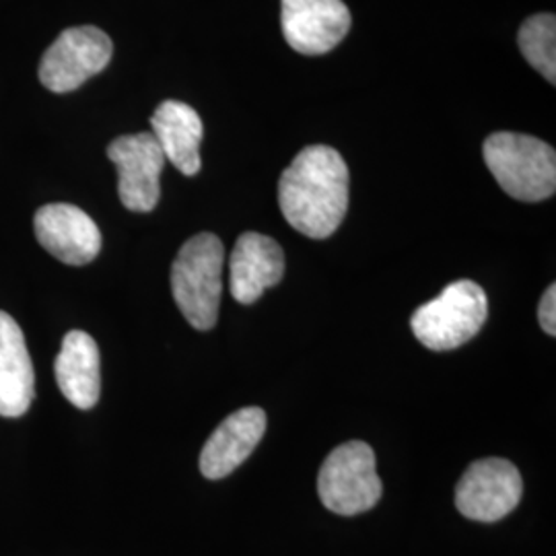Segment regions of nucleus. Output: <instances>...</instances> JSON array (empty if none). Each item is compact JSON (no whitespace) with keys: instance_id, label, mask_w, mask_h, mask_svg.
<instances>
[{"instance_id":"nucleus-13","label":"nucleus","mask_w":556,"mask_h":556,"mask_svg":"<svg viewBox=\"0 0 556 556\" xmlns=\"http://www.w3.org/2000/svg\"><path fill=\"white\" fill-rule=\"evenodd\" d=\"M36 392L34 363L20 324L0 312V417H23Z\"/></svg>"},{"instance_id":"nucleus-4","label":"nucleus","mask_w":556,"mask_h":556,"mask_svg":"<svg viewBox=\"0 0 556 556\" xmlns=\"http://www.w3.org/2000/svg\"><path fill=\"white\" fill-rule=\"evenodd\" d=\"M489 316V301L475 280L447 285L441 295L420 305L410 326L420 344L431 351H454L477 337Z\"/></svg>"},{"instance_id":"nucleus-2","label":"nucleus","mask_w":556,"mask_h":556,"mask_svg":"<svg viewBox=\"0 0 556 556\" xmlns=\"http://www.w3.org/2000/svg\"><path fill=\"white\" fill-rule=\"evenodd\" d=\"M225 248L213 233H199L179 248L172 266V293L181 316L197 330H211L219 318Z\"/></svg>"},{"instance_id":"nucleus-1","label":"nucleus","mask_w":556,"mask_h":556,"mask_svg":"<svg viewBox=\"0 0 556 556\" xmlns=\"http://www.w3.org/2000/svg\"><path fill=\"white\" fill-rule=\"evenodd\" d=\"M282 217L312 239L330 238L349 208V167L332 147H305L278 181Z\"/></svg>"},{"instance_id":"nucleus-16","label":"nucleus","mask_w":556,"mask_h":556,"mask_svg":"<svg viewBox=\"0 0 556 556\" xmlns=\"http://www.w3.org/2000/svg\"><path fill=\"white\" fill-rule=\"evenodd\" d=\"M519 50L538 73L556 83V20L553 13H540L526 21L519 29Z\"/></svg>"},{"instance_id":"nucleus-5","label":"nucleus","mask_w":556,"mask_h":556,"mask_svg":"<svg viewBox=\"0 0 556 556\" xmlns=\"http://www.w3.org/2000/svg\"><path fill=\"white\" fill-rule=\"evenodd\" d=\"M376 454L363 441L338 445L326 457L318 475V495L337 516H358L374 509L381 498Z\"/></svg>"},{"instance_id":"nucleus-6","label":"nucleus","mask_w":556,"mask_h":556,"mask_svg":"<svg viewBox=\"0 0 556 556\" xmlns=\"http://www.w3.org/2000/svg\"><path fill=\"white\" fill-rule=\"evenodd\" d=\"M114 54V43L98 27H71L60 34L40 62V80L52 93L79 89L101 73Z\"/></svg>"},{"instance_id":"nucleus-11","label":"nucleus","mask_w":556,"mask_h":556,"mask_svg":"<svg viewBox=\"0 0 556 556\" xmlns=\"http://www.w3.org/2000/svg\"><path fill=\"white\" fill-rule=\"evenodd\" d=\"M266 431L262 408L248 406L225 418L204 443L200 454V472L208 480L229 477L254 454Z\"/></svg>"},{"instance_id":"nucleus-8","label":"nucleus","mask_w":556,"mask_h":556,"mask_svg":"<svg viewBox=\"0 0 556 556\" xmlns=\"http://www.w3.org/2000/svg\"><path fill=\"white\" fill-rule=\"evenodd\" d=\"M108 157L118 169V194L132 213H151L161 197L165 155L151 132L126 135L110 142Z\"/></svg>"},{"instance_id":"nucleus-7","label":"nucleus","mask_w":556,"mask_h":556,"mask_svg":"<svg viewBox=\"0 0 556 556\" xmlns=\"http://www.w3.org/2000/svg\"><path fill=\"white\" fill-rule=\"evenodd\" d=\"M521 493V475L511 462L501 457L478 459L457 482V511L468 519L493 523L516 509Z\"/></svg>"},{"instance_id":"nucleus-14","label":"nucleus","mask_w":556,"mask_h":556,"mask_svg":"<svg viewBox=\"0 0 556 556\" xmlns=\"http://www.w3.org/2000/svg\"><path fill=\"white\" fill-rule=\"evenodd\" d=\"M56 383L62 396L80 410L98 404L101 392L100 349L87 332H68L56 357Z\"/></svg>"},{"instance_id":"nucleus-15","label":"nucleus","mask_w":556,"mask_h":556,"mask_svg":"<svg viewBox=\"0 0 556 556\" xmlns=\"http://www.w3.org/2000/svg\"><path fill=\"white\" fill-rule=\"evenodd\" d=\"M151 128L165 161L184 176H197L202 165L200 142L204 137V126L197 110L181 101H163L151 118Z\"/></svg>"},{"instance_id":"nucleus-17","label":"nucleus","mask_w":556,"mask_h":556,"mask_svg":"<svg viewBox=\"0 0 556 556\" xmlns=\"http://www.w3.org/2000/svg\"><path fill=\"white\" fill-rule=\"evenodd\" d=\"M538 319H540V326L542 330L548 334V337H556V287L551 285L546 289V293L542 295L540 301V307H538Z\"/></svg>"},{"instance_id":"nucleus-3","label":"nucleus","mask_w":556,"mask_h":556,"mask_svg":"<svg viewBox=\"0 0 556 556\" xmlns=\"http://www.w3.org/2000/svg\"><path fill=\"white\" fill-rule=\"evenodd\" d=\"M486 167L498 186L521 202L551 199L556 190V153L536 137L495 132L482 147Z\"/></svg>"},{"instance_id":"nucleus-9","label":"nucleus","mask_w":556,"mask_h":556,"mask_svg":"<svg viewBox=\"0 0 556 556\" xmlns=\"http://www.w3.org/2000/svg\"><path fill=\"white\" fill-rule=\"evenodd\" d=\"M285 40L305 56L334 50L351 29V11L342 0H280Z\"/></svg>"},{"instance_id":"nucleus-12","label":"nucleus","mask_w":556,"mask_h":556,"mask_svg":"<svg viewBox=\"0 0 556 556\" xmlns=\"http://www.w3.org/2000/svg\"><path fill=\"white\" fill-rule=\"evenodd\" d=\"M229 289L239 303L250 305L280 282L285 275V254L277 241L256 231L238 239L229 260Z\"/></svg>"},{"instance_id":"nucleus-10","label":"nucleus","mask_w":556,"mask_h":556,"mask_svg":"<svg viewBox=\"0 0 556 556\" xmlns=\"http://www.w3.org/2000/svg\"><path fill=\"white\" fill-rule=\"evenodd\" d=\"M36 238L46 252L71 266H85L101 252L100 227L75 204H46L34 217Z\"/></svg>"}]
</instances>
